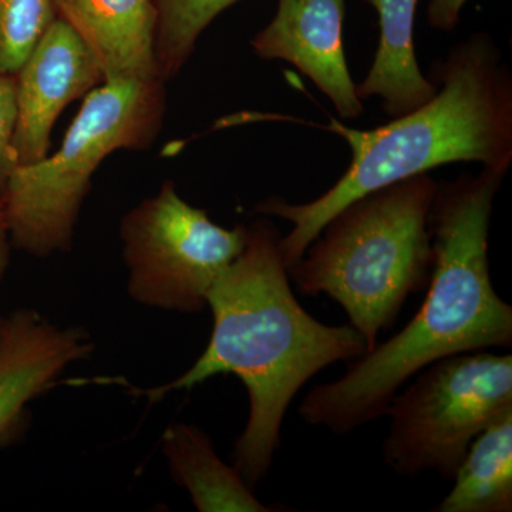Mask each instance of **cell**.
Masks as SVG:
<instances>
[{"label": "cell", "instance_id": "1", "mask_svg": "<svg viewBox=\"0 0 512 512\" xmlns=\"http://www.w3.org/2000/svg\"><path fill=\"white\" fill-rule=\"evenodd\" d=\"M508 173L483 168L437 184L430 211L433 264L423 305L406 328L357 357L335 382L306 394L299 416L335 434L383 417L394 394L420 370L461 353L512 348V308L495 292L488 232Z\"/></svg>", "mask_w": 512, "mask_h": 512}, {"label": "cell", "instance_id": "2", "mask_svg": "<svg viewBox=\"0 0 512 512\" xmlns=\"http://www.w3.org/2000/svg\"><path fill=\"white\" fill-rule=\"evenodd\" d=\"M269 221L248 225L244 251L208 293L214 326L194 365L177 379L140 390L156 403L217 375H235L249 397L247 426L235 441L234 467L252 488L261 483L281 447L286 410L320 370L365 355L352 325L330 326L302 308Z\"/></svg>", "mask_w": 512, "mask_h": 512}, {"label": "cell", "instance_id": "3", "mask_svg": "<svg viewBox=\"0 0 512 512\" xmlns=\"http://www.w3.org/2000/svg\"><path fill=\"white\" fill-rule=\"evenodd\" d=\"M439 86L423 106L373 130L330 117L326 130L352 148L338 183L305 204L271 197L255 211L291 222L279 238L286 269L301 261L323 227L350 202L387 185L453 163H480L508 173L512 163V76L490 36L477 33L451 50L436 73Z\"/></svg>", "mask_w": 512, "mask_h": 512}, {"label": "cell", "instance_id": "4", "mask_svg": "<svg viewBox=\"0 0 512 512\" xmlns=\"http://www.w3.org/2000/svg\"><path fill=\"white\" fill-rule=\"evenodd\" d=\"M437 184L429 173L414 175L350 202L288 269L296 291L342 306L367 350L396 323L409 296L429 285Z\"/></svg>", "mask_w": 512, "mask_h": 512}, {"label": "cell", "instance_id": "5", "mask_svg": "<svg viewBox=\"0 0 512 512\" xmlns=\"http://www.w3.org/2000/svg\"><path fill=\"white\" fill-rule=\"evenodd\" d=\"M164 114L160 79L104 82L87 94L59 150L10 175L0 204L12 248L35 258L69 252L97 168L116 151L153 146Z\"/></svg>", "mask_w": 512, "mask_h": 512}, {"label": "cell", "instance_id": "6", "mask_svg": "<svg viewBox=\"0 0 512 512\" xmlns=\"http://www.w3.org/2000/svg\"><path fill=\"white\" fill-rule=\"evenodd\" d=\"M413 379L384 413V463L399 476L434 471L451 481L476 437L512 413V355L444 357Z\"/></svg>", "mask_w": 512, "mask_h": 512}, {"label": "cell", "instance_id": "7", "mask_svg": "<svg viewBox=\"0 0 512 512\" xmlns=\"http://www.w3.org/2000/svg\"><path fill=\"white\" fill-rule=\"evenodd\" d=\"M127 292L160 311L201 313L222 272L244 251L248 225L220 227L165 181L120 222Z\"/></svg>", "mask_w": 512, "mask_h": 512}, {"label": "cell", "instance_id": "8", "mask_svg": "<svg viewBox=\"0 0 512 512\" xmlns=\"http://www.w3.org/2000/svg\"><path fill=\"white\" fill-rule=\"evenodd\" d=\"M94 350L92 335L82 326L56 325L30 308L5 316L0 332V447L19 439L29 404Z\"/></svg>", "mask_w": 512, "mask_h": 512}, {"label": "cell", "instance_id": "9", "mask_svg": "<svg viewBox=\"0 0 512 512\" xmlns=\"http://www.w3.org/2000/svg\"><path fill=\"white\" fill-rule=\"evenodd\" d=\"M104 83L89 47L56 18L16 74L18 123L13 148L18 167L43 160L57 117L74 100Z\"/></svg>", "mask_w": 512, "mask_h": 512}, {"label": "cell", "instance_id": "10", "mask_svg": "<svg viewBox=\"0 0 512 512\" xmlns=\"http://www.w3.org/2000/svg\"><path fill=\"white\" fill-rule=\"evenodd\" d=\"M346 0H279L274 19L252 39L259 59L284 60L329 97L340 117L357 119V97L343 49Z\"/></svg>", "mask_w": 512, "mask_h": 512}, {"label": "cell", "instance_id": "11", "mask_svg": "<svg viewBox=\"0 0 512 512\" xmlns=\"http://www.w3.org/2000/svg\"><path fill=\"white\" fill-rule=\"evenodd\" d=\"M53 5L57 18L89 47L104 82L160 79L151 0H53Z\"/></svg>", "mask_w": 512, "mask_h": 512}, {"label": "cell", "instance_id": "12", "mask_svg": "<svg viewBox=\"0 0 512 512\" xmlns=\"http://www.w3.org/2000/svg\"><path fill=\"white\" fill-rule=\"evenodd\" d=\"M379 15V46L366 79L356 86L360 100L379 97L392 119L423 106L437 86L421 73L414 46L419 0H367Z\"/></svg>", "mask_w": 512, "mask_h": 512}, {"label": "cell", "instance_id": "13", "mask_svg": "<svg viewBox=\"0 0 512 512\" xmlns=\"http://www.w3.org/2000/svg\"><path fill=\"white\" fill-rule=\"evenodd\" d=\"M163 454L171 477L187 490L200 512L278 511L261 503L241 473L224 463L200 427L177 423L163 434ZM281 511V510H279Z\"/></svg>", "mask_w": 512, "mask_h": 512}, {"label": "cell", "instance_id": "14", "mask_svg": "<svg viewBox=\"0 0 512 512\" xmlns=\"http://www.w3.org/2000/svg\"><path fill=\"white\" fill-rule=\"evenodd\" d=\"M451 481L434 511H512V413L476 437Z\"/></svg>", "mask_w": 512, "mask_h": 512}, {"label": "cell", "instance_id": "15", "mask_svg": "<svg viewBox=\"0 0 512 512\" xmlns=\"http://www.w3.org/2000/svg\"><path fill=\"white\" fill-rule=\"evenodd\" d=\"M157 10L158 77L167 83L190 60L204 30L238 0H151Z\"/></svg>", "mask_w": 512, "mask_h": 512}, {"label": "cell", "instance_id": "16", "mask_svg": "<svg viewBox=\"0 0 512 512\" xmlns=\"http://www.w3.org/2000/svg\"><path fill=\"white\" fill-rule=\"evenodd\" d=\"M56 18L53 0H0V74L16 76Z\"/></svg>", "mask_w": 512, "mask_h": 512}, {"label": "cell", "instance_id": "17", "mask_svg": "<svg viewBox=\"0 0 512 512\" xmlns=\"http://www.w3.org/2000/svg\"><path fill=\"white\" fill-rule=\"evenodd\" d=\"M18 123V89L16 76L0 74V198L10 175L18 168L13 138Z\"/></svg>", "mask_w": 512, "mask_h": 512}, {"label": "cell", "instance_id": "18", "mask_svg": "<svg viewBox=\"0 0 512 512\" xmlns=\"http://www.w3.org/2000/svg\"><path fill=\"white\" fill-rule=\"evenodd\" d=\"M468 0H431L427 19L431 28L450 32L456 28Z\"/></svg>", "mask_w": 512, "mask_h": 512}, {"label": "cell", "instance_id": "19", "mask_svg": "<svg viewBox=\"0 0 512 512\" xmlns=\"http://www.w3.org/2000/svg\"><path fill=\"white\" fill-rule=\"evenodd\" d=\"M10 249H12V242H10L5 212H3L2 204H0V282H2L6 274H8Z\"/></svg>", "mask_w": 512, "mask_h": 512}, {"label": "cell", "instance_id": "20", "mask_svg": "<svg viewBox=\"0 0 512 512\" xmlns=\"http://www.w3.org/2000/svg\"><path fill=\"white\" fill-rule=\"evenodd\" d=\"M3 322H5V316L0 315V332H2Z\"/></svg>", "mask_w": 512, "mask_h": 512}]
</instances>
